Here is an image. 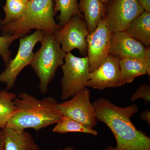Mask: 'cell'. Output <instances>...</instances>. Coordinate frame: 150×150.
Segmentation results:
<instances>
[{"mask_svg":"<svg viewBox=\"0 0 150 150\" xmlns=\"http://www.w3.org/2000/svg\"><path fill=\"white\" fill-rule=\"evenodd\" d=\"M97 121L108 126L116 140V150H150V138L138 130L131 118L139 111L137 105L120 107L105 98L94 101Z\"/></svg>","mask_w":150,"mask_h":150,"instance_id":"6da1fadb","label":"cell"},{"mask_svg":"<svg viewBox=\"0 0 150 150\" xmlns=\"http://www.w3.org/2000/svg\"><path fill=\"white\" fill-rule=\"evenodd\" d=\"M14 110L6 127L16 130L34 129L38 132L56 124L63 118L59 102L52 96L38 99L23 92L14 100Z\"/></svg>","mask_w":150,"mask_h":150,"instance_id":"7a4b0ae2","label":"cell"},{"mask_svg":"<svg viewBox=\"0 0 150 150\" xmlns=\"http://www.w3.org/2000/svg\"><path fill=\"white\" fill-rule=\"evenodd\" d=\"M55 13L53 0H28L24 16L16 21L2 25L0 30L3 35H25L33 29L54 34L62 28L55 21Z\"/></svg>","mask_w":150,"mask_h":150,"instance_id":"3957f363","label":"cell"},{"mask_svg":"<svg viewBox=\"0 0 150 150\" xmlns=\"http://www.w3.org/2000/svg\"><path fill=\"white\" fill-rule=\"evenodd\" d=\"M41 46L34 54L30 66L39 79L38 88L42 94L48 92L49 84L55 76L59 67L64 64L66 53L54 34L45 33L41 40Z\"/></svg>","mask_w":150,"mask_h":150,"instance_id":"277c9868","label":"cell"},{"mask_svg":"<svg viewBox=\"0 0 150 150\" xmlns=\"http://www.w3.org/2000/svg\"><path fill=\"white\" fill-rule=\"evenodd\" d=\"M89 62L86 57L79 58L71 53L66 54L62 69L61 98L63 101L73 97L85 88L88 80Z\"/></svg>","mask_w":150,"mask_h":150,"instance_id":"5b68a950","label":"cell"},{"mask_svg":"<svg viewBox=\"0 0 150 150\" xmlns=\"http://www.w3.org/2000/svg\"><path fill=\"white\" fill-rule=\"evenodd\" d=\"M44 34L41 30H36L30 35L19 39V46L16 56L10 60L0 74V83L5 84L8 90L13 87L21 71L32 63L35 54L33 49L38 43L41 42Z\"/></svg>","mask_w":150,"mask_h":150,"instance_id":"8992f818","label":"cell"},{"mask_svg":"<svg viewBox=\"0 0 150 150\" xmlns=\"http://www.w3.org/2000/svg\"><path fill=\"white\" fill-rule=\"evenodd\" d=\"M89 33L83 18L74 16L66 24L54 34L55 38L66 54L77 49L81 55L87 53V37Z\"/></svg>","mask_w":150,"mask_h":150,"instance_id":"52a82bcc","label":"cell"},{"mask_svg":"<svg viewBox=\"0 0 150 150\" xmlns=\"http://www.w3.org/2000/svg\"><path fill=\"white\" fill-rule=\"evenodd\" d=\"M63 116L68 117L93 129L97 123L96 112L90 100V92L86 87L71 99L59 103Z\"/></svg>","mask_w":150,"mask_h":150,"instance_id":"ba28073f","label":"cell"},{"mask_svg":"<svg viewBox=\"0 0 150 150\" xmlns=\"http://www.w3.org/2000/svg\"><path fill=\"white\" fill-rule=\"evenodd\" d=\"M109 1V5L106 8L105 17L112 34L125 31L130 23L145 11L137 0Z\"/></svg>","mask_w":150,"mask_h":150,"instance_id":"9c48e42d","label":"cell"},{"mask_svg":"<svg viewBox=\"0 0 150 150\" xmlns=\"http://www.w3.org/2000/svg\"><path fill=\"white\" fill-rule=\"evenodd\" d=\"M112 33L105 16L93 32L87 37L90 72L97 69L110 54Z\"/></svg>","mask_w":150,"mask_h":150,"instance_id":"30bf717a","label":"cell"},{"mask_svg":"<svg viewBox=\"0 0 150 150\" xmlns=\"http://www.w3.org/2000/svg\"><path fill=\"white\" fill-rule=\"evenodd\" d=\"M110 54L120 59L133 58L139 59L144 62L150 74V46L146 47L125 31L112 34Z\"/></svg>","mask_w":150,"mask_h":150,"instance_id":"8fae6325","label":"cell"},{"mask_svg":"<svg viewBox=\"0 0 150 150\" xmlns=\"http://www.w3.org/2000/svg\"><path fill=\"white\" fill-rule=\"evenodd\" d=\"M120 60L109 54L97 69L90 72L87 87L103 90L120 87Z\"/></svg>","mask_w":150,"mask_h":150,"instance_id":"7c38bea8","label":"cell"},{"mask_svg":"<svg viewBox=\"0 0 150 150\" xmlns=\"http://www.w3.org/2000/svg\"><path fill=\"white\" fill-rule=\"evenodd\" d=\"M2 150H39L33 136L28 131L5 127Z\"/></svg>","mask_w":150,"mask_h":150,"instance_id":"4fadbf2b","label":"cell"},{"mask_svg":"<svg viewBox=\"0 0 150 150\" xmlns=\"http://www.w3.org/2000/svg\"><path fill=\"white\" fill-rule=\"evenodd\" d=\"M79 7L83 14L89 33L95 30L106 14L105 5L100 0H79Z\"/></svg>","mask_w":150,"mask_h":150,"instance_id":"5bb4252c","label":"cell"},{"mask_svg":"<svg viewBox=\"0 0 150 150\" xmlns=\"http://www.w3.org/2000/svg\"><path fill=\"white\" fill-rule=\"evenodd\" d=\"M120 86L133 82L136 78L143 75L150 76L144 62L133 58L120 59Z\"/></svg>","mask_w":150,"mask_h":150,"instance_id":"9a60e30c","label":"cell"},{"mask_svg":"<svg viewBox=\"0 0 150 150\" xmlns=\"http://www.w3.org/2000/svg\"><path fill=\"white\" fill-rule=\"evenodd\" d=\"M125 31L146 47L150 45V12L144 11L130 23Z\"/></svg>","mask_w":150,"mask_h":150,"instance_id":"2e32d148","label":"cell"},{"mask_svg":"<svg viewBox=\"0 0 150 150\" xmlns=\"http://www.w3.org/2000/svg\"><path fill=\"white\" fill-rule=\"evenodd\" d=\"M54 2V11L59 12L58 24L63 27L70 18L75 15L83 18L79 7L78 0H53Z\"/></svg>","mask_w":150,"mask_h":150,"instance_id":"e0dca14e","label":"cell"},{"mask_svg":"<svg viewBox=\"0 0 150 150\" xmlns=\"http://www.w3.org/2000/svg\"><path fill=\"white\" fill-rule=\"evenodd\" d=\"M52 131L54 133L60 134H66L70 132H80L94 136H96L98 134L97 131L93 129L65 116H63L62 120L56 123L52 129Z\"/></svg>","mask_w":150,"mask_h":150,"instance_id":"ac0fdd59","label":"cell"},{"mask_svg":"<svg viewBox=\"0 0 150 150\" xmlns=\"http://www.w3.org/2000/svg\"><path fill=\"white\" fill-rule=\"evenodd\" d=\"M16 95L7 89L0 91V127L5 128L14 110V100Z\"/></svg>","mask_w":150,"mask_h":150,"instance_id":"d6986e66","label":"cell"},{"mask_svg":"<svg viewBox=\"0 0 150 150\" xmlns=\"http://www.w3.org/2000/svg\"><path fill=\"white\" fill-rule=\"evenodd\" d=\"M26 4L19 0H6L3 9L5 17L2 20L1 25L10 23L21 18L24 16Z\"/></svg>","mask_w":150,"mask_h":150,"instance_id":"ffe728a7","label":"cell"},{"mask_svg":"<svg viewBox=\"0 0 150 150\" xmlns=\"http://www.w3.org/2000/svg\"><path fill=\"white\" fill-rule=\"evenodd\" d=\"M25 36L21 34H6L0 36V56L5 67L11 59V52L9 47L13 42L17 39Z\"/></svg>","mask_w":150,"mask_h":150,"instance_id":"44dd1931","label":"cell"},{"mask_svg":"<svg viewBox=\"0 0 150 150\" xmlns=\"http://www.w3.org/2000/svg\"><path fill=\"white\" fill-rule=\"evenodd\" d=\"M142 98L146 105L150 101V86L146 84H144L138 88L131 97L132 102Z\"/></svg>","mask_w":150,"mask_h":150,"instance_id":"7402d4cb","label":"cell"},{"mask_svg":"<svg viewBox=\"0 0 150 150\" xmlns=\"http://www.w3.org/2000/svg\"><path fill=\"white\" fill-rule=\"evenodd\" d=\"M140 118L142 121L146 122L148 125L150 126V110L147 109L142 112L140 114Z\"/></svg>","mask_w":150,"mask_h":150,"instance_id":"603a6c76","label":"cell"},{"mask_svg":"<svg viewBox=\"0 0 150 150\" xmlns=\"http://www.w3.org/2000/svg\"><path fill=\"white\" fill-rule=\"evenodd\" d=\"M145 11L150 12V0H137Z\"/></svg>","mask_w":150,"mask_h":150,"instance_id":"cb8c5ba5","label":"cell"},{"mask_svg":"<svg viewBox=\"0 0 150 150\" xmlns=\"http://www.w3.org/2000/svg\"><path fill=\"white\" fill-rule=\"evenodd\" d=\"M4 130L0 127V150H2L4 140Z\"/></svg>","mask_w":150,"mask_h":150,"instance_id":"d4e9b609","label":"cell"},{"mask_svg":"<svg viewBox=\"0 0 150 150\" xmlns=\"http://www.w3.org/2000/svg\"><path fill=\"white\" fill-rule=\"evenodd\" d=\"M59 150H76L74 149V148L70 146L65 147L63 149H60Z\"/></svg>","mask_w":150,"mask_h":150,"instance_id":"484cf974","label":"cell"},{"mask_svg":"<svg viewBox=\"0 0 150 150\" xmlns=\"http://www.w3.org/2000/svg\"><path fill=\"white\" fill-rule=\"evenodd\" d=\"M103 150H116V149H115V147H112V146H109Z\"/></svg>","mask_w":150,"mask_h":150,"instance_id":"4316f807","label":"cell"},{"mask_svg":"<svg viewBox=\"0 0 150 150\" xmlns=\"http://www.w3.org/2000/svg\"><path fill=\"white\" fill-rule=\"evenodd\" d=\"M100 1H101V2H102L105 5L110 1V0H100Z\"/></svg>","mask_w":150,"mask_h":150,"instance_id":"83f0119b","label":"cell"},{"mask_svg":"<svg viewBox=\"0 0 150 150\" xmlns=\"http://www.w3.org/2000/svg\"><path fill=\"white\" fill-rule=\"evenodd\" d=\"M19 1H22L23 2L25 3L26 4H27L28 0H19Z\"/></svg>","mask_w":150,"mask_h":150,"instance_id":"f1b7e54d","label":"cell"},{"mask_svg":"<svg viewBox=\"0 0 150 150\" xmlns=\"http://www.w3.org/2000/svg\"><path fill=\"white\" fill-rule=\"evenodd\" d=\"M2 20L1 19V18H0V28H1V22Z\"/></svg>","mask_w":150,"mask_h":150,"instance_id":"f546056e","label":"cell"}]
</instances>
